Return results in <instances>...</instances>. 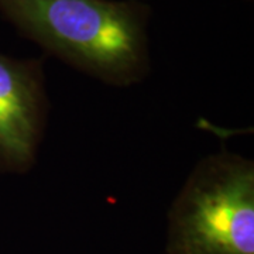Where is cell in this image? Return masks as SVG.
Segmentation results:
<instances>
[{
	"mask_svg": "<svg viewBox=\"0 0 254 254\" xmlns=\"http://www.w3.org/2000/svg\"><path fill=\"white\" fill-rule=\"evenodd\" d=\"M18 33L76 71L112 86L150 72V7L138 0H0Z\"/></svg>",
	"mask_w": 254,
	"mask_h": 254,
	"instance_id": "obj_1",
	"label": "cell"
},
{
	"mask_svg": "<svg viewBox=\"0 0 254 254\" xmlns=\"http://www.w3.org/2000/svg\"><path fill=\"white\" fill-rule=\"evenodd\" d=\"M168 254H254V163L222 151L193 167L168 210Z\"/></svg>",
	"mask_w": 254,
	"mask_h": 254,
	"instance_id": "obj_2",
	"label": "cell"
},
{
	"mask_svg": "<svg viewBox=\"0 0 254 254\" xmlns=\"http://www.w3.org/2000/svg\"><path fill=\"white\" fill-rule=\"evenodd\" d=\"M48 109L43 60L0 54V174L33 168Z\"/></svg>",
	"mask_w": 254,
	"mask_h": 254,
	"instance_id": "obj_3",
	"label": "cell"
}]
</instances>
